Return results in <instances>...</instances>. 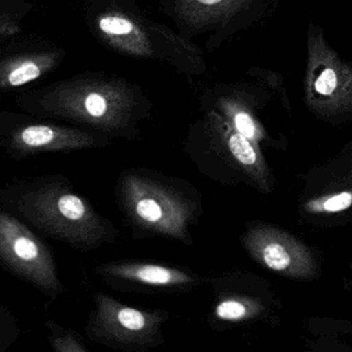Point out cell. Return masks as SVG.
Listing matches in <instances>:
<instances>
[{
    "instance_id": "1",
    "label": "cell",
    "mask_w": 352,
    "mask_h": 352,
    "mask_svg": "<svg viewBox=\"0 0 352 352\" xmlns=\"http://www.w3.org/2000/svg\"><path fill=\"white\" fill-rule=\"evenodd\" d=\"M0 205L38 234L82 252L115 244L120 236L63 175L13 181L0 190Z\"/></svg>"
},
{
    "instance_id": "2",
    "label": "cell",
    "mask_w": 352,
    "mask_h": 352,
    "mask_svg": "<svg viewBox=\"0 0 352 352\" xmlns=\"http://www.w3.org/2000/svg\"><path fill=\"white\" fill-rule=\"evenodd\" d=\"M115 197L133 238H164L193 246L201 214L199 193L184 179L150 168L122 170Z\"/></svg>"
},
{
    "instance_id": "3",
    "label": "cell",
    "mask_w": 352,
    "mask_h": 352,
    "mask_svg": "<svg viewBox=\"0 0 352 352\" xmlns=\"http://www.w3.org/2000/svg\"><path fill=\"white\" fill-rule=\"evenodd\" d=\"M94 302L85 325L90 341L123 352H147L166 342L168 311L135 308L102 292L94 294Z\"/></svg>"
},
{
    "instance_id": "4",
    "label": "cell",
    "mask_w": 352,
    "mask_h": 352,
    "mask_svg": "<svg viewBox=\"0 0 352 352\" xmlns=\"http://www.w3.org/2000/svg\"><path fill=\"white\" fill-rule=\"evenodd\" d=\"M0 261L54 302L65 292L50 247L19 218L0 211Z\"/></svg>"
},
{
    "instance_id": "5",
    "label": "cell",
    "mask_w": 352,
    "mask_h": 352,
    "mask_svg": "<svg viewBox=\"0 0 352 352\" xmlns=\"http://www.w3.org/2000/svg\"><path fill=\"white\" fill-rule=\"evenodd\" d=\"M94 272L104 284L120 292L184 294L201 283L189 267L151 261H110L96 265Z\"/></svg>"
},
{
    "instance_id": "6",
    "label": "cell",
    "mask_w": 352,
    "mask_h": 352,
    "mask_svg": "<svg viewBox=\"0 0 352 352\" xmlns=\"http://www.w3.org/2000/svg\"><path fill=\"white\" fill-rule=\"evenodd\" d=\"M305 88L315 106L352 107V67L329 48L319 30L309 32Z\"/></svg>"
},
{
    "instance_id": "7",
    "label": "cell",
    "mask_w": 352,
    "mask_h": 352,
    "mask_svg": "<svg viewBox=\"0 0 352 352\" xmlns=\"http://www.w3.org/2000/svg\"><path fill=\"white\" fill-rule=\"evenodd\" d=\"M98 146L100 143L94 137L82 131L34 124L13 131L5 148L11 160H21L49 152H69Z\"/></svg>"
},
{
    "instance_id": "8",
    "label": "cell",
    "mask_w": 352,
    "mask_h": 352,
    "mask_svg": "<svg viewBox=\"0 0 352 352\" xmlns=\"http://www.w3.org/2000/svg\"><path fill=\"white\" fill-rule=\"evenodd\" d=\"M48 340L55 352H88V347L81 336L72 329L61 327L49 319L46 322Z\"/></svg>"
},
{
    "instance_id": "9",
    "label": "cell",
    "mask_w": 352,
    "mask_h": 352,
    "mask_svg": "<svg viewBox=\"0 0 352 352\" xmlns=\"http://www.w3.org/2000/svg\"><path fill=\"white\" fill-rule=\"evenodd\" d=\"M228 146L234 157L245 166H251L256 162V154L249 139L241 133H232L228 138Z\"/></svg>"
},
{
    "instance_id": "10",
    "label": "cell",
    "mask_w": 352,
    "mask_h": 352,
    "mask_svg": "<svg viewBox=\"0 0 352 352\" xmlns=\"http://www.w3.org/2000/svg\"><path fill=\"white\" fill-rule=\"evenodd\" d=\"M263 259L267 267L276 271L287 269L290 265V256L285 249L279 244L267 245L263 250Z\"/></svg>"
},
{
    "instance_id": "11",
    "label": "cell",
    "mask_w": 352,
    "mask_h": 352,
    "mask_svg": "<svg viewBox=\"0 0 352 352\" xmlns=\"http://www.w3.org/2000/svg\"><path fill=\"white\" fill-rule=\"evenodd\" d=\"M215 314L222 320H239L246 314V308L238 300H226L216 306Z\"/></svg>"
},
{
    "instance_id": "12",
    "label": "cell",
    "mask_w": 352,
    "mask_h": 352,
    "mask_svg": "<svg viewBox=\"0 0 352 352\" xmlns=\"http://www.w3.org/2000/svg\"><path fill=\"white\" fill-rule=\"evenodd\" d=\"M86 113L89 118L96 120H106L107 113L109 112L108 104L102 96L98 94H89L84 102Z\"/></svg>"
},
{
    "instance_id": "13",
    "label": "cell",
    "mask_w": 352,
    "mask_h": 352,
    "mask_svg": "<svg viewBox=\"0 0 352 352\" xmlns=\"http://www.w3.org/2000/svg\"><path fill=\"white\" fill-rule=\"evenodd\" d=\"M100 28L106 34H116V36L129 34L133 30V25L131 21L119 17L102 18L100 22Z\"/></svg>"
},
{
    "instance_id": "14",
    "label": "cell",
    "mask_w": 352,
    "mask_h": 352,
    "mask_svg": "<svg viewBox=\"0 0 352 352\" xmlns=\"http://www.w3.org/2000/svg\"><path fill=\"white\" fill-rule=\"evenodd\" d=\"M40 69L36 65L30 63H25L10 74L9 82L13 86L23 85L40 77Z\"/></svg>"
},
{
    "instance_id": "15",
    "label": "cell",
    "mask_w": 352,
    "mask_h": 352,
    "mask_svg": "<svg viewBox=\"0 0 352 352\" xmlns=\"http://www.w3.org/2000/svg\"><path fill=\"white\" fill-rule=\"evenodd\" d=\"M236 131L247 139H253L256 135V126L250 115L245 112H239L234 117Z\"/></svg>"
},
{
    "instance_id": "16",
    "label": "cell",
    "mask_w": 352,
    "mask_h": 352,
    "mask_svg": "<svg viewBox=\"0 0 352 352\" xmlns=\"http://www.w3.org/2000/svg\"><path fill=\"white\" fill-rule=\"evenodd\" d=\"M351 204L352 195L350 193L344 192L327 199V203L324 204V209L329 212H339L347 209Z\"/></svg>"
}]
</instances>
